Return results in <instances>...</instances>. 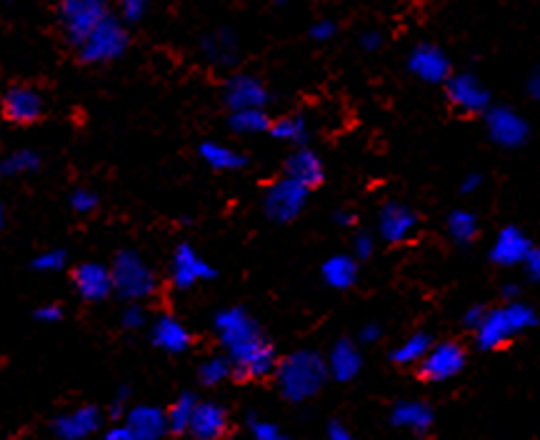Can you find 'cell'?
I'll return each instance as SVG.
<instances>
[{
	"label": "cell",
	"instance_id": "cell-52",
	"mask_svg": "<svg viewBox=\"0 0 540 440\" xmlns=\"http://www.w3.org/2000/svg\"><path fill=\"white\" fill-rule=\"evenodd\" d=\"M500 295H503L505 303H515V300H520V285L508 283L503 290H500Z\"/></svg>",
	"mask_w": 540,
	"mask_h": 440
},
{
	"label": "cell",
	"instance_id": "cell-14",
	"mask_svg": "<svg viewBox=\"0 0 540 440\" xmlns=\"http://www.w3.org/2000/svg\"><path fill=\"white\" fill-rule=\"evenodd\" d=\"M268 100V85L258 75L235 73L223 85V103L228 105L230 113H235V110H265Z\"/></svg>",
	"mask_w": 540,
	"mask_h": 440
},
{
	"label": "cell",
	"instance_id": "cell-12",
	"mask_svg": "<svg viewBox=\"0 0 540 440\" xmlns=\"http://www.w3.org/2000/svg\"><path fill=\"white\" fill-rule=\"evenodd\" d=\"M215 268L190 243H180L170 258V283L178 290H190L215 278Z\"/></svg>",
	"mask_w": 540,
	"mask_h": 440
},
{
	"label": "cell",
	"instance_id": "cell-35",
	"mask_svg": "<svg viewBox=\"0 0 540 440\" xmlns=\"http://www.w3.org/2000/svg\"><path fill=\"white\" fill-rule=\"evenodd\" d=\"M30 268L35 273H60L68 268V250L63 248H45L30 260Z\"/></svg>",
	"mask_w": 540,
	"mask_h": 440
},
{
	"label": "cell",
	"instance_id": "cell-41",
	"mask_svg": "<svg viewBox=\"0 0 540 440\" xmlns=\"http://www.w3.org/2000/svg\"><path fill=\"white\" fill-rule=\"evenodd\" d=\"M375 253V238L370 233H365V230H360V233H355L353 238V258L355 260H368L373 258Z\"/></svg>",
	"mask_w": 540,
	"mask_h": 440
},
{
	"label": "cell",
	"instance_id": "cell-16",
	"mask_svg": "<svg viewBox=\"0 0 540 440\" xmlns=\"http://www.w3.org/2000/svg\"><path fill=\"white\" fill-rule=\"evenodd\" d=\"M418 225V213L410 205L400 203V200H388L378 213V233L390 245L408 243L415 230H418Z\"/></svg>",
	"mask_w": 540,
	"mask_h": 440
},
{
	"label": "cell",
	"instance_id": "cell-48",
	"mask_svg": "<svg viewBox=\"0 0 540 440\" xmlns=\"http://www.w3.org/2000/svg\"><path fill=\"white\" fill-rule=\"evenodd\" d=\"M103 440H138V438H135V435L130 433L123 423H115V425H110V428H105Z\"/></svg>",
	"mask_w": 540,
	"mask_h": 440
},
{
	"label": "cell",
	"instance_id": "cell-43",
	"mask_svg": "<svg viewBox=\"0 0 540 440\" xmlns=\"http://www.w3.org/2000/svg\"><path fill=\"white\" fill-rule=\"evenodd\" d=\"M335 33H338V25H335L330 18L315 20V23L310 25V30H308L310 40H315V43H328V40L333 38Z\"/></svg>",
	"mask_w": 540,
	"mask_h": 440
},
{
	"label": "cell",
	"instance_id": "cell-5",
	"mask_svg": "<svg viewBox=\"0 0 540 440\" xmlns=\"http://www.w3.org/2000/svg\"><path fill=\"white\" fill-rule=\"evenodd\" d=\"M130 45L128 28L120 23V18L115 13H108L98 25H95L93 33L83 40L75 55L83 65H108L113 60L123 58L125 50Z\"/></svg>",
	"mask_w": 540,
	"mask_h": 440
},
{
	"label": "cell",
	"instance_id": "cell-19",
	"mask_svg": "<svg viewBox=\"0 0 540 440\" xmlns=\"http://www.w3.org/2000/svg\"><path fill=\"white\" fill-rule=\"evenodd\" d=\"M150 343L158 350H163V353L180 355L193 345V333H190L183 320L163 313L150 323Z\"/></svg>",
	"mask_w": 540,
	"mask_h": 440
},
{
	"label": "cell",
	"instance_id": "cell-11",
	"mask_svg": "<svg viewBox=\"0 0 540 440\" xmlns=\"http://www.w3.org/2000/svg\"><path fill=\"white\" fill-rule=\"evenodd\" d=\"M465 360H468V353L458 340H440V343H433L423 363L418 365V375L428 383H445L465 368Z\"/></svg>",
	"mask_w": 540,
	"mask_h": 440
},
{
	"label": "cell",
	"instance_id": "cell-46",
	"mask_svg": "<svg viewBox=\"0 0 540 440\" xmlns=\"http://www.w3.org/2000/svg\"><path fill=\"white\" fill-rule=\"evenodd\" d=\"M358 338H360V343L373 345V343H378L380 338H383V328H380V323H365L363 328H360Z\"/></svg>",
	"mask_w": 540,
	"mask_h": 440
},
{
	"label": "cell",
	"instance_id": "cell-54",
	"mask_svg": "<svg viewBox=\"0 0 540 440\" xmlns=\"http://www.w3.org/2000/svg\"><path fill=\"white\" fill-rule=\"evenodd\" d=\"M3 225H5V205L3 200H0V230H3Z\"/></svg>",
	"mask_w": 540,
	"mask_h": 440
},
{
	"label": "cell",
	"instance_id": "cell-2",
	"mask_svg": "<svg viewBox=\"0 0 540 440\" xmlns=\"http://www.w3.org/2000/svg\"><path fill=\"white\" fill-rule=\"evenodd\" d=\"M273 378L278 385V393L288 403H305L320 393V388L328 380V368H325V358L318 350L303 348L278 360Z\"/></svg>",
	"mask_w": 540,
	"mask_h": 440
},
{
	"label": "cell",
	"instance_id": "cell-44",
	"mask_svg": "<svg viewBox=\"0 0 540 440\" xmlns=\"http://www.w3.org/2000/svg\"><path fill=\"white\" fill-rule=\"evenodd\" d=\"M383 43H385V35L375 28L365 30V33H360V38H358L360 50H365V53H378V50L383 48Z\"/></svg>",
	"mask_w": 540,
	"mask_h": 440
},
{
	"label": "cell",
	"instance_id": "cell-10",
	"mask_svg": "<svg viewBox=\"0 0 540 440\" xmlns=\"http://www.w3.org/2000/svg\"><path fill=\"white\" fill-rule=\"evenodd\" d=\"M485 130H488L490 140L505 150L520 148L530 138L528 120L508 105H490L485 110Z\"/></svg>",
	"mask_w": 540,
	"mask_h": 440
},
{
	"label": "cell",
	"instance_id": "cell-34",
	"mask_svg": "<svg viewBox=\"0 0 540 440\" xmlns=\"http://www.w3.org/2000/svg\"><path fill=\"white\" fill-rule=\"evenodd\" d=\"M445 228H448V235L455 243L468 245L470 240H475V235H478V218H475V213H470V210L458 208L448 215Z\"/></svg>",
	"mask_w": 540,
	"mask_h": 440
},
{
	"label": "cell",
	"instance_id": "cell-23",
	"mask_svg": "<svg viewBox=\"0 0 540 440\" xmlns=\"http://www.w3.org/2000/svg\"><path fill=\"white\" fill-rule=\"evenodd\" d=\"M325 368H328V378L338 380V383H350L353 378H358L360 368H363L360 348L348 338L335 340L330 353L325 355Z\"/></svg>",
	"mask_w": 540,
	"mask_h": 440
},
{
	"label": "cell",
	"instance_id": "cell-4",
	"mask_svg": "<svg viewBox=\"0 0 540 440\" xmlns=\"http://www.w3.org/2000/svg\"><path fill=\"white\" fill-rule=\"evenodd\" d=\"M108 268L113 278V295L125 303H143L158 293V275L138 250L120 248Z\"/></svg>",
	"mask_w": 540,
	"mask_h": 440
},
{
	"label": "cell",
	"instance_id": "cell-8",
	"mask_svg": "<svg viewBox=\"0 0 540 440\" xmlns=\"http://www.w3.org/2000/svg\"><path fill=\"white\" fill-rule=\"evenodd\" d=\"M0 113L8 123L28 128L45 115V98L35 85L13 83L0 95Z\"/></svg>",
	"mask_w": 540,
	"mask_h": 440
},
{
	"label": "cell",
	"instance_id": "cell-33",
	"mask_svg": "<svg viewBox=\"0 0 540 440\" xmlns=\"http://www.w3.org/2000/svg\"><path fill=\"white\" fill-rule=\"evenodd\" d=\"M230 378H233V365H230V360L225 358L223 353L208 355V358L198 365V380L205 388H215V385L225 383V380Z\"/></svg>",
	"mask_w": 540,
	"mask_h": 440
},
{
	"label": "cell",
	"instance_id": "cell-42",
	"mask_svg": "<svg viewBox=\"0 0 540 440\" xmlns=\"http://www.w3.org/2000/svg\"><path fill=\"white\" fill-rule=\"evenodd\" d=\"M128 408H130V390L123 385V388L115 390L113 400H110V405H108V415L120 423V420H123V415L128 413Z\"/></svg>",
	"mask_w": 540,
	"mask_h": 440
},
{
	"label": "cell",
	"instance_id": "cell-30",
	"mask_svg": "<svg viewBox=\"0 0 540 440\" xmlns=\"http://www.w3.org/2000/svg\"><path fill=\"white\" fill-rule=\"evenodd\" d=\"M198 395L183 390L173 403L165 408V418H168V433L170 435H188L190 420H193L195 405H198Z\"/></svg>",
	"mask_w": 540,
	"mask_h": 440
},
{
	"label": "cell",
	"instance_id": "cell-29",
	"mask_svg": "<svg viewBox=\"0 0 540 440\" xmlns=\"http://www.w3.org/2000/svg\"><path fill=\"white\" fill-rule=\"evenodd\" d=\"M323 280L335 290L353 288L358 280V260L353 255H330L323 263Z\"/></svg>",
	"mask_w": 540,
	"mask_h": 440
},
{
	"label": "cell",
	"instance_id": "cell-28",
	"mask_svg": "<svg viewBox=\"0 0 540 440\" xmlns=\"http://www.w3.org/2000/svg\"><path fill=\"white\" fill-rule=\"evenodd\" d=\"M40 165H43V158H40L38 150L15 148L0 158V178H5V180L25 178V175L40 170Z\"/></svg>",
	"mask_w": 540,
	"mask_h": 440
},
{
	"label": "cell",
	"instance_id": "cell-17",
	"mask_svg": "<svg viewBox=\"0 0 540 440\" xmlns=\"http://www.w3.org/2000/svg\"><path fill=\"white\" fill-rule=\"evenodd\" d=\"M408 70L418 80L428 85H440L448 83L450 73V60L438 45L433 43H418L408 53Z\"/></svg>",
	"mask_w": 540,
	"mask_h": 440
},
{
	"label": "cell",
	"instance_id": "cell-53",
	"mask_svg": "<svg viewBox=\"0 0 540 440\" xmlns=\"http://www.w3.org/2000/svg\"><path fill=\"white\" fill-rule=\"evenodd\" d=\"M335 223H338V225H353L355 215L350 213V210H338V213H335Z\"/></svg>",
	"mask_w": 540,
	"mask_h": 440
},
{
	"label": "cell",
	"instance_id": "cell-18",
	"mask_svg": "<svg viewBox=\"0 0 540 440\" xmlns=\"http://www.w3.org/2000/svg\"><path fill=\"white\" fill-rule=\"evenodd\" d=\"M120 423L130 430L138 440H163L168 435V418L165 408L150 403L130 405L128 413L123 415Z\"/></svg>",
	"mask_w": 540,
	"mask_h": 440
},
{
	"label": "cell",
	"instance_id": "cell-39",
	"mask_svg": "<svg viewBox=\"0 0 540 440\" xmlns=\"http://www.w3.org/2000/svg\"><path fill=\"white\" fill-rule=\"evenodd\" d=\"M145 13H148V3H143V0H125V3H120L118 18L120 23L128 28V25L140 23V20L145 18Z\"/></svg>",
	"mask_w": 540,
	"mask_h": 440
},
{
	"label": "cell",
	"instance_id": "cell-51",
	"mask_svg": "<svg viewBox=\"0 0 540 440\" xmlns=\"http://www.w3.org/2000/svg\"><path fill=\"white\" fill-rule=\"evenodd\" d=\"M528 93L533 95V98L540 103V65L533 70V73H530V78H528Z\"/></svg>",
	"mask_w": 540,
	"mask_h": 440
},
{
	"label": "cell",
	"instance_id": "cell-26",
	"mask_svg": "<svg viewBox=\"0 0 540 440\" xmlns=\"http://www.w3.org/2000/svg\"><path fill=\"white\" fill-rule=\"evenodd\" d=\"M200 48H203L205 58L215 65H233L238 60V38L230 28H220L205 35Z\"/></svg>",
	"mask_w": 540,
	"mask_h": 440
},
{
	"label": "cell",
	"instance_id": "cell-40",
	"mask_svg": "<svg viewBox=\"0 0 540 440\" xmlns=\"http://www.w3.org/2000/svg\"><path fill=\"white\" fill-rule=\"evenodd\" d=\"M33 318L38 320V323H45V325H53V323H60V320L65 318V310L60 303H53V300H48V303H40L38 308L33 310Z\"/></svg>",
	"mask_w": 540,
	"mask_h": 440
},
{
	"label": "cell",
	"instance_id": "cell-31",
	"mask_svg": "<svg viewBox=\"0 0 540 440\" xmlns=\"http://www.w3.org/2000/svg\"><path fill=\"white\" fill-rule=\"evenodd\" d=\"M268 133L273 135L280 143H290L303 148V143L308 140V120L303 115H280V118L270 120Z\"/></svg>",
	"mask_w": 540,
	"mask_h": 440
},
{
	"label": "cell",
	"instance_id": "cell-9",
	"mask_svg": "<svg viewBox=\"0 0 540 440\" xmlns=\"http://www.w3.org/2000/svg\"><path fill=\"white\" fill-rule=\"evenodd\" d=\"M308 193L303 185L293 183L290 178H278L268 185L263 195V213L268 215L273 223H290L303 213L305 203H308Z\"/></svg>",
	"mask_w": 540,
	"mask_h": 440
},
{
	"label": "cell",
	"instance_id": "cell-1",
	"mask_svg": "<svg viewBox=\"0 0 540 440\" xmlns=\"http://www.w3.org/2000/svg\"><path fill=\"white\" fill-rule=\"evenodd\" d=\"M213 333L223 348V355L233 365L230 380L248 383V380L273 378L278 368V353L273 343L265 338L258 320L243 305L218 310L213 318Z\"/></svg>",
	"mask_w": 540,
	"mask_h": 440
},
{
	"label": "cell",
	"instance_id": "cell-49",
	"mask_svg": "<svg viewBox=\"0 0 540 440\" xmlns=\"http://www.w3.org/2000/svg\"><path fill=\"white\" fill-rule=\"evenodd\" d=\"M325 433H328V440H355L353 433H350V430L345 428L340 420H330L328 430H325Z\"/></svg>",
	"mask_w": 540,
	"mask_h": 440
},
{
	"label": "cell",
	"instance_id": "cell-24",
	"mask_svg": "<svg viewBox=\"0 0 540 440\" xmlns=\"http://www.w3.org/2000/svg\"><path fill=\"white\" fill-rule=\"evenodd\" d=\"M433 408H430L425 400H400V403L393 405L390 410V423L395 428L410 430L415 435H425L430 428H433Z\"/></svg>",
	"mask_w": 540,
	"mask_h": 440
},
{
	"label": "cell",
	"instance_id": "cell-3",
	"mask_svg": "<svg viewBox=\"0 0 540 440\" xmlns=\"http://www.w3.org/2000/svg\"><path fill=\"white\" fill-rule=\"evenodd\" d=\"M538 323L540 318L538 313H535V308L523 303V300L498 305V308H488L478 328L473 330L475 345H478L480 350H498L503 348V345H508L513 338H518V335L533 330Z\"/></svg>",
	"mask_w": 540,
	"mask_h": 440
},
{
	"label": "cell",
	"instance_id": "cell-27",
	"mask_svg": "<svg viewBox=\"0 0 540 440\" xmlns=\"http://www.w3.org/2000/svg\"><path fill=\"white\" fill-rule=\"evenodd\" d=\"M433 343H435L433 335L425 333V330H418V333L403 338L393 350H390V360H393L395 365H403V368H408V365H420L425 355H428V350L433 348Z\"/></svg>",
	"mask_w": 540,
	"mask_h": 440
},
{
	"label": "cell",
	"instance_id": "cell-15",
	"mask_svg": "<svg viewBox=\"0 0 540 440\" xmlns=\"http://www.w3.org/2000/svg\"><path fill=\"white\" fill-rule=\"evenodd\" d=\"M445 95H448L450 105L460 113L475 115L490 108V90L470 73L450 75L448 83H445Z\"/></svg>",
	"mask_w": 540,
	"mask_h": 440
},
{
	"label": "cell",
	"instance_id": "cell-38",
	"mask_svg": "<svg viewBox=\"0 0 540 440\" xmlns=\"http://www.w3.org/2000/svg\"><path fill=\"white\" fill-rule=\"evenodd\" d=\"M148 325V313H145L143 303H125L123 310H120V328L130 330H143Z\"/></svg>",
	"mask_w": 540,
	"mask_h": 440
},
{
	"label": "cell",
	"instance_id": "cell-25",
	"mask_svg": "<svg viewBox=\"0 0 540 440\" xmlns=\"http://www.w3.org/2000/svg\"><path fill=\"white\" fill-rule=\"evenodd\" d=\"M198 155L210 170H218V173H230V170H240L248 165V155L230 148V145L218 143V140H203L198 145Z\"/></svg>",
	"mask_w": 540,
	"mask_h": 440
},
{
	"label": "cell",
	"instance_id": "cell-13",
	"mask_svg": "<svg viewBox=\"0 0 540 440\" xmlns=\"http://www.w3.org/2000/svg\"><path fill=\"white\" fill-rule=\"evenodd\" d=\"M70 285H73L75 295L83 303H103L113 295V278H110V268L98 260H85V263H75L70 270Z\"/></svg>",
	"mask_w": 540,
	"mask_h": 440
},
{
	"label": "cell",
	"instance_id": "cell-22",
	"mask_svg": "<svg viewBox=\"0 0 540 440\" xmlns=\"http://www.w3.org/2000/svg\"><path fill=\"white\" fill-rule=\"evenodd\" d=\"M285 178H290L293 183L303 185L305 190H313L323 183L325 168L323 160L318 158V153L310 148H295L293 153L285 158Z\"/></svg>",
	"mask_w": 540,
	"mask_h": 440
},
{
	"label": "cell",
	"instance_id": "cell-37",
	"mask_svg": "<svg viewBox=\"0 0 540 440\" xmlns=\"http://www.w3.org/2000/svg\"><path fill=\"white\" fill-rule=\"evenodd\" d=\"M245 435H248V440H280L285 433L278 425L270 423V420L258 418V415H248V418H245Z\"/></svg>",
	"mask_w": 540,
	"mask_h": 440
},
{
	"label": "cell",
	"instance_id": "cell-45",
	"mask_svg": "<svg viewBox=\"0 0 540 440\" xmlns=\"http://www.w3.org/2000/svg\"><path fill=\"white\" fill-rule=\"evenodd\" d=\"M523 270L530 280L540 283V245H533V248H530V253L525 255Z\"/></svg>",
	"mask_w": 540,
	"mask_h": 440
},
{
	"label": "cell",
	"instance_id": "cell-21",
	"mask_svg": "<svg viewBox=\"0 0 540 440\" xmlns=\"http://www.w3.org/2000/svg\"><path fill=\"white\" fill-rule=\"evenodd\" d=\"M530 248H533V243L525 235V230H520L518 225H505L498 230L493 245H490V260L495 265H503V268H513V265H523Z\"/></svg>",
	"mask_w": 540,
	"mask_h": 440
},
{
	"label": "cell",
	"instance_id": "cell-50",
	"mask_svg": "<svg viewBox=\"0 0 540 440\" xmlns=\"http://www.w3.org/2000/svg\"><path fill=\"white\" fill-rule=\"evenodd\" d=\"M480 185H483V175L468 173L463 180H460V193L470 195V193H475V190H480Z\"/></svg>",
	"mask_w": 540,
	"mask_h": 440
},
{
	"label": "cell",
	"instance_id": "cell-7",
	"mask_svg": "<svg viewBox=\"0 0 540 440\" xmlns=\"http://www.w3.org/2000/svg\"><path fill=\"white\" fill-rule=\"evenodd\" d=\"M105 413L93 403H80L63 410L50 420V435L55 440H90L103 430Z\"/></svg>",
	"mask_w": 540,
	"mask_h": 440
},
{
	"label": "cell",
	"instance_id": "cell-36",
	"mask_svg": "<svg viewBox=\"0 0 540 440\" xmlns=\"http://www.w3.org/2000/svg\"><path fill=\"white\" fill-rule=\"evenodd\" d=\"M68 205L75 215L85 218V215H93L95 210H98L100 195L95 193L93 188H88V185H78V188H73V193H70Z\"/></svg>",
	"mask_w": 540,
	"mask_h": 440
},
{
	"label": "cell",
	"instance_id": "cell-6",
	"mask_svg": "<svg viewBox=\"0 0 540 440\" xmlns=\"http://www.w3.org/2000/svg\"><path fill=\"white\" fill-rule=\"evenodd\" d=\"M110 13L103 0H63L55 5V18H58L60 33L70 48L78 50L83 40L95 30V25Z\"/></svg>",
	"mask_w": 540,
	"mask_h": 440
},
{
	"label": "cell",
	"instance_id": "cell-47",
	"mask_svg": "<svg viewBox=\"0 0 540 440\" xmlns=\"http://www.w3.org/2000/svg\"><path fill=\"white\" fill-rule=\"evenodd\" d=\"M485 310L488 308H483V305H470V308H465V313H463V325L468 330H475L480 325V320H483V315H485Z\"/></svg>",
	"mask_w": 540,
	"mask_h": 440
},
{
	"label": "cell",
	"instance_id": "cell-55",
	"mask_svg": "<svg viewBox=\"0 0 540 440\" xmlns=\"http://www.w3.org/2000/svg\"><path fill=\"white\" fill-rule=\"evenodd\" d=\"M280 440H298V438H290V435H283V438H280Z\"/></svg>",
	"mask_w": 540,
	"mask_h": 440
},
{
	"label": "cell",
	"instance_id": "cell-32",
	"mask_svg": "<svg viewBox=\"0 0 540 440\" xmlns=\"http://www.w3.org/2000/svg\"><path fill=\"white\" fill-rule=\"evenodd\" d=\"M270 115L265 110H235L228 115V125L238 135H258L268 133Z\"/></svg>",
	"mask_w": 540,
	"mask_h": 440
},
{
	"label": "cell",
	"instance_id": "cell-20",
	"mask_svg": "<svg viewBox=\"0 0 540 440\" xmlns=\"http://www.w3.org/2000/svg\"><path fill=\"white\" fill-rule=\"evenodd\" d=\"M230 428L228 410L215 400H198L188 435L195 440H223Z\"/></svg>",
	"mask_w": 540,
	"mask_h": 440
}]
</instances>
